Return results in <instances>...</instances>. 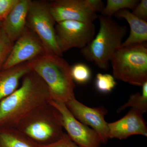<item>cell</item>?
I'll list each match as a JSON object with an SVG mask.
<instances>
[{
	"label": "cell",
	"mask_w": 147,
	"mask_h": 147,
	"mask_svg": "<svg viewBox=\"0 0 147 147\" xmlns=\"http://www.w3.org/2000/svg\"><path fill=\"white\" fill-rule=\"evenodd\" d=\"M143 115L138 110L131 108L122 118L108 123L109 139L122 140L136 134L147 137L146 123Z\"/></svg>",
	"instance_id": "obj_12"
},
{
	"label": "cell",
	"mask_w": 147,
	"mask_h": 147,
	"mask_svg": "<svg viewBox=\"0 0 147 147\" xmlns=\"http://www.w3.org/2000/svg\"><path fill=\"white\" fill-rule=\"evenodd\" d=\"M110 61L115 79L139 86L147 82L146 42L120 47Z\"/></svg>",
	"instance_id": "obj_5"
},
{
	"label": "cell",
	"mask_w": 147,
	"mask_h": 147,
	"mask_svg": "<svg viewBox=\"0 0 147 147\" xmlns=\"http://www.w3.org/2000/svg\"><path fill=\"white\" fill-rule=\"evenodd\" d=\"M55 24L49 10L48 2L32 1L27 15L26 26L38 37L46 53L62 57L63 54L56 40Z\"/></svg>",
	"instance_id": "obj_6"
},
{
	"label": "cell",
	"mask_w": 147,
	"mask_h": 147,
	"mask_svg": "<svg viewBox=\"0 0 147 147\" xmlns=\"http://www.w3.org/2000/svg\"><path fill=\"white\" fill-rule=\"evenodd\" d=\"M2 24V23H0V28H1V26Z\"/></svg>",
	"instance_id": "obj_26"
},
{
	"label": "cell",
	"mask_w": 147,
	"mask_h": 147,
	"mask_svg": "<svg viewBox=\"0 0 147 147\" xmlns=\"http://www.w3.org/2000/svg\"><path fill=\"white\" fill-rule=\"evenodd\" d=\"M16 128L39 146L57 142L64 133L61 113L49 102L31 112Z\"/></svg>",
	"instance_id": "obj_3"
},
{
	"label": "cell",
	"mask_w": 147,
	"mask_h": 147,
	"mask_svg": "<svg viewBox=\"0 0 147 147\" xmlns=\"http://www.w3.org/2000/svg\"><path fill=\"white\" fill-rule=\"evenodd\" d=\"M14 42H11L2 26L0 28V70L10 53Z\"/></svg>",
	"instance_id": "obj_21"
},
{
	"label": "cell",
	"mask_w": 147,
	"mask_h": 147,
	"mask_svg": "<svg viewBox=\"0 0 147 147\" xmlns=\"http://www.w3.org/2000/svg\"><path fill=\"white\" fill-rule=\"evenodd\" d=\"M18 0H0V23H2Z\"/></svg>",
	"instance_id": "obj_22"
},
{
	"label": "cell",
	"mask_w": 147,
	"mask_h": 147,
	"mask_svg": "<svg viewBox=\"0 0 147 147\" xmlns=\"http://www.w3.org/2000/svg\"><path fill=\"white\" fill-rule=\"evenodd\" d=\"M56 40L62 54L71 48L83 49L92 40L95 34L93 23L66 21L56 23Z\"/></svg>",
	"instance_id": "obj_7"
},
{
	"label": "cell",
	"mask_w": 147,
	"mask_h": 147,
	"mask_svg": "<svg viewBox=\"0 0 147 147\" xmlns=\"http://www.w3.org/2000/svg\"><path fill=\"white\" fill-rule=\"evenodd\" d=\"M31 71L27 62L0 70V102L19 87L20 81Z\"/></svg>",
	"instance_id": "obj_14"
},
{
	"label": "cell",
	"mask_w": 147,
	"mask_h": 147,
	"mask_svg": "<svg viewBox=\"0 0 147 147\" xmlns=\"http://www.w3.org/2000/svg\"><path fill=\"white\" fill-rule=\"evenodd\" d=\"M51 15L56 23L73 21L93 23L98 18L96 13L92 11L85 0H56L48 2Z\"/></svg>",
	"instance_id": "obj_10"
},
{
	"label": "cell",
	"mask_w": 147,
	"mask_h": 147,
	"mask_svg": "<svg viewBox=\"0 0 147 147\" xmlns=\"http://www.w3.org/2000/svg\"><path fill=\"white\" fill-rule=\"evenodd\" d=\"M115 15L119 18L125 19L129 25L130 32L129 35L121 47L142 44L147 41V22L138 18L128 9H122Z\"/></svg>",
	"instance_id": "obj_15"
},
{
	"label": "cell",
	"mask_w": 147,
	"mask_h": 147,
	"mask_svg": "<svg viewBox=\"0 0 147 147\" xmlns=\"http://www.w3.org/2000/svg\"><path fill=\"white\" fill-rule=\"evenodd\" d=\"M27 63L47 85L52 100L65 104L75 98L71 66L62 57L46 53Z\"/></svg>",
	"instance_id": "obj_2"
},
{
	"label": "cell",
	"mask_w": 147,
	"mask_h": 147,
	"mask_svg": "<svg viewBox=\"0 0 147 147\" xmlns=\"http://www.w3.org/2000/svg\"><path fill=\"white\" fill-rule=\"evenodd\" d=\"M71 75L74 82L79 84H84L90 79L91 71L85 64L76 63L71 66Z\"/></svg>",
	"instance_id": "obj_19"
},
{
	"label": "cell",
	"mask_w": 147,
	"mask_h": 147,
	"mask_svg": "<svg viewBox=\"0 0 147 147\" xmlns=\"http://www.w3.org/2000/svg\"><path fill=\"white\" fill-rule=\"evenodd\" d=\"M0 147H39L16 128H0Z\"/></svg>",
	"instance_id": "obj_16"
},
{
	"label": "cell",
	"mask_w": 147,
	"mask_h": 147,
	"mask_svg": "<svg viewBox=\"0 0 147 147\" xmlns=\"http://www.w3.org/2000/svg\"><path fill=\"white\" fill-rule=\"evenodd\" d=\"M138 18L146 21L147 19V1L142 0L131 12Z\"/></svg>",
	"instance_id": "obj_24"
},
{
	"label": "cell",
	"mask_w": 147,
	"mask_h": 147,
	"mask_svg": "<svg viewBox=\"0 0 147 147\" xmlns=\"http://www.w3.org/2000/svg\"><path fill=\"white\" fill-rule=\"evenodd\" d=\"M85 1L89 8L94 13L101 12L105 7L104 3L101 0H85Z\"/></svg>",
	"instance_id": "obj_25"
},
{
	"label": "cell",
	"mask_w": 147,
	"mask_h": 147,
	"mask_svg": "<svg viewBox=\"0 0 147 147\" xmlns=\"http://www.w3.org/2000/svg\"><path fill=\"white\" fill-rule=\"evenodd\" d=\"M31 2V0H18L2 24V27L11 42H15L26 27L27 15Z\"/></svg>",
	"instance_id": "obj_13"
},
{
	"label": "cell",
	"mask_w": 147,
	"mask_h": 147,
	"mask_svg": "<svg viewBox=\"0 0 147 147\" xmlns=\"http://www.w3.org/2000/svg\"><path fill=\"white\" fill-rule=\"evenodd\" d=\"M39 146V147H81L74 143L65 133L57 142L50 144Z\"/></svg>",
	"instance_id": "obj_23"
},
{
	"label": "cell",
	"mask_w": 147,
	"mask_h": 147,
	"mask_svg": "<svg viewBox=\"0 0 147 147\" xmlns=\"http://www.w3.org/2000/svg\"><path fill=\"white\" fill-rule=\"evenodd\" d=\"M138 0H107V4L101 11V15L112 17L122 9L133 10L139 3Z\"/></svg>",
	"instance_id": "obj_18"
},
{
	"label": "cell",
	"mask_w": 147,
	"mask_h": 147,
	"mask_svg": "<svg viewBox=\"0 0 147 147\" xmlns=\"http://www.w3.org/2000/svg\"><path fill=\"white\" fill-rule=\"evenodd\" d=\"M49 102L61 113L63 129L74 143L81 147H100L102 142L99 134L76 119L65 103L53 100Z\"/></svg>",
	"instance_id": "obj_8"
},
{
	"label": "cell",
	"mask_w": 147,
	"mask_h": 147,
	"mask_svg": "<svg viewBox=\"0 0 147 147\" xmlns=\"http://www.w3.org/2000/svg\"><path fill=\"white\" fill-rule=\"evenodd\" d=\"M46 53L38 37L26 26L21 36L13 43L2 69H7L25 63Z\"/></svg>",
	"instance_id": "obj_9"
},
{
	"label": "cell",
	"mask_w": 147,
	"mask_h": 147,
	"mask_svg": "<svg viewBox=\"0 0 147 147\" xmlns=\"http://www.w3.org/2000/svg\"><path fill=\"white\" fill-rule=\"evenodd\" d=\"M74 117L81 123L89 125L99 134L102 144L107 142L109 137L108 123L105 119L107 110L103 107L90 108L79 102L75 98L65 103Z\"/></svg>",
	"instance_id": "obj_11"
},
{
	"label": "cell",
	"mask_w": 147,
	"mask_h": 147,
	"mask_svg": "<svg viewBox=\"0 0 147 147\" xmlns=\"http://www.w3.org/2000/svg\"><path fill=\"white\" fill-rule=\"evenodd\" d=\"M99 30L95 37L81 49L84 58L101 69L109 68V62L121 47L127 34V27L121 26L112 17L98 16Z\"/></svg>",
	"instance_id": "obj_4"
},
{
	"label": "cell",
	"mask_w": 147,
	"mask_h": 147,
	"mask_svg": "<svg viewBox=\"0 0 147 147\" xmlns=\"http://www.w3.org/2000/svg\"><path fill=\"white\" fill-rule=\"evenodd\" d=\"M51 100L47 85L31 70L23 77L21 85L0 102V128H16L31 112Z\"/></svg>",
	"instance_id": "obj_1"
},
{
	"label": "cell",
	"mask_w": 147,
	"mask_h": 147,
	"mask_svg": "<svg viewBox=\"0 0 147 147\" xmlns=\"http://www.w3.org/2000/svg\"><path fill=\"white\" fill-rule=\"evenodd\" d=\"M117 83L114 76L108 74L98 73L96 78L95 85L98 91L102 93L110 92L115 87Z\"/></svg>",
	"instance_id": "obj_20"
},
{
	"label": "cell",
	"mask_w": 147,
	"mask_h": 147,
	"mask_svg": "<svg viewBox=\"0 0 147 147\" xmlns=\"http://www.w3.org/2000/svg\"><path fill=\"white\" fill-rule=\"evenodd\" d=\"M142 93H137L131 95L128 101L118 109L120 113L125 108L131 107L139 111L142 114L147 111V82H145L142 86Z\"/></svg>",
	"instance_id": "obj_17"
}]
</instances>
